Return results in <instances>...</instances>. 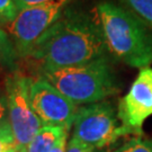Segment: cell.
<instances>
[{
	"mask_svg": "<svg viewBox=\"0 0 152 152\" xmlns=\"http://www.w3.org/2000/svg\"><path fill=\"white\" fill-rule=\"evenodd\" d=\"M105 56L110 55L95 15L68 7L27 59L43 70L85 64Z\"/></svg>",
	"mask_w": 152,
	"mask_h": 152,
	"instance_id": "cell-1",
	"label": "cell"
},
{
	"mask_svg": "<svg viewBox=\"0 0 152 152\" xmlns=\"http://www.w3.org/2000/svg\"><path fill=\"white\" fill-rule=\"evenodd\" d=\"M94 15L110 56L140 70L152 64V33L139 17L110 0L99 1Z\"/></svg>",
	"mask_w": 152,
	"mask_h": 152,
	"instance_id": "cell-2",
	"label": "cell"
},
{
	"mask_svg": "<svg viewBox=\"0 0 152 152\" xmlns=\"http://www.w3.org/2000/svg\"><path fill=\"white\" fill-rule=\"evenodd\" d=\"M38 76L78 105L104 102L121 90L109 56L61 69L37 70Z\"/></svg>",
	"mask_w": 152,
	"mask_h": 152,
	"instance_id": "cell-3",
	"label": "cell"
},
{
	"mask_svg": "<svg viewBox=\"0 0 152 152\" xmlns=\"http://www.w3.org/2000/svg\"><path fill=\"white\" fill-rule=\"evenodd\" d=\"M72 0H53L17 12L15 19L5 26L18 58L27 59L37 41L62 16Z\"/></svg>",
	"mask_w": 152,
	"mask_h": 152,
	"instance_id": "cell-4",
	"label": "cell"
},
{
	"mask_svg": "<svg viewBox=\"0 0 152 152\" xmlns=\"http://www.w3.org/2000/svg\"><path fill=\"white\" fill-rule=\"evenodd\" d=\"M129 135L121 124L117 110L107 100L78 107L72 125V137L89 147L103 149Z\"/></svg>",
	"mask_w": 152,
	"mask_h": 152,
	"instance_id": "cell-5",
	"label": "cell"
},
{
	"mask_svg": "<svg viewBox=\"0 0 152 152\" xmlns=\"http://www.w3.org/2000/svg\"><path fill=\"white\" fill-rule=\"evenodd\" d=\"M31 82L32 78L23 75L19 70L9 73L5 81L8 122L22 150L27 147L42 127L29 99Z\"/></svg>",
	"mask_w": 152,
	"mask_h": 152,
	"instance_id": "cell-6",
	"label": "cell"
},
{
	"mask_svg": "<svg viewBox=\"0 0 152 152\" xmlns=\"http://www.w3.org/2000/svg\"><path fill=\"white\" fill-rule=\"evenodd\" d=\"M29 99L42 126H61L71 130L78 106L51 83L41 78L32 79Z\"/></svg>",
	"mask_w": 152,
	"mask_h": 152,
	"instance_id": "cell-7",
	"label": "cell"
},
{
	"mask_svg": "<svg viewBox=\"0 0 152 152\" xmlns=\"http://www.w3.org/2000/svg\"><path fill=\"white\" fill-rule=\"evenodd\" d=\"M117 116L129 134L142 136L143 124L152 116V68L139 71L129 91L121 98Z\"/></svg>",
	"mask_w": 152,
	"mask_h": 152,
	"instance_id": "cell-8",
	"label": "cell"
},
{
	"mask_svg": "<svg viewBox=\"0 0 152 152\" xmlns=\"http://www.w3.org/2000/svg\"><path fill=\"white\" fill-rule=\"evenodd\" d=\"M66 132L69 130L61 126H42L24 152H51Z\"/></svg>",
	"mask_w": 152,
	"mask_h": 152,
	"instance_id": "cell-9",
	"label": "cell"
},
{
	"mask_svg": "<svg viewBox=\"0 0 152 152\" xmlns=\"http://www.w3.org/2000/svg\"><path fill=\"white\" fill-rule=\"evenodd\" d=\"M18 54L11 43L10 37L6 29L0 26V73L2 72H14L18 70L17 61Z\"/></svg>",
	"mask_w": 152,
	"mask_h": 152,
	"instance_id": "cell-10",
	"label": "cell"
},
{
	"mask_svg": "<svg viewBox=\"0 0 152 152\" xmlns=\"http://www.w3.org/2000/svg\"><path fill=\"white\" fill-rule=\"evenodd\" d=\"M126 9L139 17L147 26L152 27V0H121Z\"/></svg>",
	"mask_w": 152,
	"mask_h": 152,
	"instance_id": "cell-11",
	"label": "cell"
},
{
	"mask_svg": "<svg viewBox=\"0 0 152 152\" xmlns=\"http://www.w3.org/2000/svg\"><path fill=\"white\" fill-rule=\"evenodd\" d=\"M20 147L16 142L9 122L0 125V152H19Z\"/></svg>",
	"mask_w": 152,
	"mask_h": 152,
	"instance_id": "cell-12",
	"label": "cell"
},
{
	"mask_svg": "<svg viewBox=\"0 0 152 152\" xmlns=\"http://www.w3.org/2000/svg\"><path fill=\"white\" fill-rule=\"evenodd\" d=\"M115 152H152V140L135 136L121 145Z\"/></svg>",
	"mask_w": 152,
	"mask_h": 152,
	"instance_id": "cell-13",
	"label": "cell"
},
{
	"mask_svg": "<svg viewBox=\"0 0 152 152\" xmlns=\"http://www.w3.org/2000/svg\"><path fill=\"white\" fill-rule=\"evenodd\" d=\"M14 0H0V26L5 27L10 24L17 15Z\"/></svg>",
	"mask_w": 152,
	"mask_h": 152,
	"instance_id": "cell-14",
	"label": "cell"
},
{
	"mask_svg": "<svg viewBox=\"0 0 152 152\" xmlns=\"http://www.w3.org/2000/svg\"><path fill=\"white\" fill-rule=\"evenodd\" d=\"M66 152H95V149L71 136L68 141Z\"/></svg>",
	"mask_w": 152,
	"mask_h": 152,
	"instance_id": "cell-15",
	"label": "cell"
},
{
	"mask_svg": "<svg viewBox=\"0 0 152 152\" xmlns=\"http://www.w3.org/2000/svg\"><path fill=\"white\" fill-rule=\"evenodd\" d=\"M50 1H53V0H14V4H15L17 11H19L25 9V8L46 4V2H50Z\"/></svg>",
	"mask_w": 152,
	"mask_h": 152,
	"instance_id": "cell-16",
	"label": "cell"
},
{
	"mask_svg": "<svg viewBox=\"0 0 152 152\" xmlns=\"http://www.w3.org/2000/svg\"><path fill=\"white\" fill-rule=\"evenodd\" d=\"M8 121V106L6 95L0 91V125Z\"/></svg>",
	"mask_w": 152,
	"mask_h": 152,
	"instance_id": "cell-17",
	"label": "cell"
},
{
	"mask_svg": "<svg viewBox=\"0 0 152 152\" xmlns=\"http://www.w3.org/2000/svg\"><path fill=\"white\" fill-rule=\"evenodd\" d=\"M68 135L69 132H66L63 134V136L60 139V141L56 143V145L53 148V150L51 152H66V145H68Z\"/></svg>",
	"mask_w": 152,
	"mask_h": 152,
	"instance_id": "cell-18",
	"label": "cell"
},
{
	"mask_svg": "<svg viewBox=\"0 0 152 152\" xmlns=\"http://www.w3.org/2000/svg\"><path fill=\"white\" fill-rule=\"evenodd\" d=\"M19 152H24V150H22V151H19Z\"/></svg>",
	"mask_w": 152,
	"mask_h": 152,
	"instance_id": "cell-19",
	"label": "cell"
}]
</instances>
